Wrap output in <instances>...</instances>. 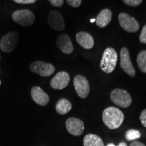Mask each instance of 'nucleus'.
Here are the masks:
<instances>
[{
    "label": "nucleus",
    "mask_w": 146,
    "mask_h": 146,
    "mask_svg": "<svg viewBox=\"0 0 146 146\" xmlns=\"http://www.w3.org/2000/svg\"><path fill=\"white\" fill-rule=\"evenodd\" d=\"M125 116L120 110L116 107H108L104 110L102 120L110 129H116L123 124Z\"/></svg>",
    "instance_id": "obj_1"
},
{
    "label": "nucleus",
    "mask_w": 146,
    "mask_h": 146,
    "mask_svg": "<svg viewBox=\"0 0 146 146\" xmlns=\"http://www.w3.org/2000/svg\"><path fill=\"white\" fill-rule=\"evenodd\" d=\"M118 60V54L116 51L112 47L106 49L102 55L100 66L101 70L107 74L112 73L116 68Z\"/></svg>",
    "instance_id": "obj_2"
},
{
    "label": "nucleus",
    "mask_w": 146,
    "mask_h": 146,
    "mask_svg": "<svg viewBox=\"0 0 146 146\" xmlns=\"http://www.w3.org/2000/svg\"><path fill=\"white\" fill-rule=\"evenodd\" d=\"M110 98L113 103L122 108H128L132 103L130 94L124 89H116L113 90L111 93Z\"/></svg>",
    "instance_id": "obj_3"
},
{
    "label": "nucleus",
    "mask_w": 146,
    "mask_h": 146,
    "mask_svg": "<svg viewBox=\"0 0 146 146\" xmlns=\"http://www.w3.org/2000/svg\"><path fill=\"white\" fill-rule=\"evenodd\" d=\"M19 41V36L15 31L5 34L0 40V48L3 52L10 53L14 50Z\"/></svg>",
    "instance_id": "obj_4"
},
{
    "label": "nucleus",
    "mask_w": 146,
    "mask_h": 146,
    "mask_svg": "<svg viewBox=\"0 0 146 146\" xmlns=\"http://www.w3.org/2000/svg\"><path fill=\"white\" fill-rule=\"evenodd\" d=\"M12 17L16 23L23 27L31 26L35 21L34 14L29 10H16L13 12Z\"/></svg>",
    "instance_id": "obj_5"
},
{
    "label": "nucleus",
    "mask_w": 146,
    "mask_h": 146,
    "mask_svg": "<svg viewBox=\"0 0 146 146\" xmlns=\"http://www.w3.org/2000/svg\"><path fill=\"white\" fill-rule=\"evenodd\" d=\"M30 70L42 76H49L55 72V67L50 63L36 61L31 64Z\"/></svg>",
    "instance_id": "obj_6"
},
{
    "label": "nucleus",
    "mask_w": 146,
    "mask_h": 146,
    "mask_svg": "<svg viewBox=\"0 0 146 146\" xmlns=\"http://www.w3.org/2000/svg\"><path fill=\"white\" fill-rule=\"evenodd\" d=\"M118 21L122 28L127 32L135 33L139 29V25L135 18L126 13H120L118 15Z\"/></svg>",
    "instance_id": "obj_7"
},
{
    "label": "nucleus",
    "mask_w": 146,
    "mask_h": 146,
    "mask_svg": "<svg viewBox=\"0 0 146 146\" xmlns=\"http://www.w3.org/2000/svg\"><path fill=\"white\" fill-rule=\"evenodd\" d=\"M74 86L78 96L81 98H86L89 94L90 87L89 81L85 76L78 74L74 78Z\"/></svg>",
    "instance_id": "obj_8"
},
{
    "label": "nucleus",
    "mask_w": 146,
    "mask_h": 146,
    "mask_svg": "<svg viewBox=\"0 0 146 146\" xmlns=\"http://www.w3.org/2000/svg\"><path fill=\"white\" fill-rule=\"evenodd\" d=\"M120 66L123 70L131 76H135V70L130 59L129 51L127 47L120 50Z\"/></svg>",
    "instance_id": "obj_9"
},
{
    "label": "nucleus",
    "mask_w": 146,
    "mask_h": 146,
    "mask_svg": "<svg viewBox=\"0 0 146 146\" xmlns=\"http://www.w3.org/2000/svg\"><path fill=\"white\" fill-rule=\"evenodd\" d=\"M47 22L51 28L58 31H63L65 28L64 20L62 14L58 11L54 10L50 12L47 17Z\"/></svg>",
    "instance_id": "obj_10"
},
{
    "label": "nucleus",
    "mask_w": 146,
    "mask_h": 146,
    "mask_svg": "<svg viewBox=\"0 0 146 146\" xmlns=\"http://www.w3.org/2000/svg\"><path fill=\"white\" fill-rule=\"evenodd\" d=\"M70 82L68 73L64 71L58 72L50 82V85L54 89H63L68 86Z\"/></svg>",
    "instance_id": "obj_11"
},
{
    "label": "nucleus",
    "mask_w": 146,
    "mask_h": 146,
    "mask_svg": "<svg viewBox=\"0 0 146 146\" xmlns=\"http://www.w3.org/2000/svg\"><path fill=\"white\" fill-rule=\"evenodd\" d=\"M66 127L69 133L74 136H79L85 129L83 122L76 118H70L66 122Z\"/></svg>",
    "instance_id": "obj_12"
},
{
    "label": "nucleus",
    "mask_w": 146,
    "mask_h": 146,
    "mask_svg": "<svg viewBox=\"0 0 146 146\" xmlns=\"http://www.w3.org/2000/svg\"><path fill=\"white\" fill-rule=\"evenodd\" d=\"M56 44L58 49L64 54H70L74 50L72 41L67 34L60 35L56 41Z\"/></svg>",
    "instance_id": "obj_13"
},
{
    "label": "nucleus",
    "mask_w": 146,
    "mask_h": 146,
    "mask_svg": "<svg viewBox=\"0 0 146 146\" xmlns=\"http://www.w3.org/2000/svg\"><path fill=\"white\" fill-rule=\"evenodd\" d=\"M31 96L34 102L40 106L47 105L50 102V97L39 87H33Z\"/></svg>",
    "instance_id": "obj_14"
},
{
    "label": "nucleus",
    "mask_w": 146,
    "mask_h": 146,
    "mask_svg": "<svg viewBox=\"0 0 146 146\" xmlns=\"http://www.w3.org/2000/svg\"><path fill=\"white\" fill-rule=\"evenodd\" d=\"M76 39L77 43L82 47L86 50H90L94 46V40L90 34L86 32H79L76 34Z\"/></svg>",
    "instance_id": "obj_15"
},
{
    "label": "nucleus",
    "mask_w": 146,
    "mask_h": 146,
    "mask_svg": "<svg viewBox=\"0 0 146 146\" xmlns=\"http://www.w3.org/2000/svg\"><path fill=\"white\" fill-rule=\"evenodd\" d=\"M112 17V11L109 9H104L100 12L96 19L97 26L100 28H104L108 25Z\"/></svg>",
    "instance_id": "obj_16"
},
{
    "label": "nucleus",
    "mask_w": 146,
    "mask_h": 146,
    "mask_svg": "<svg viewBox=\"0 0 146 146\" xmlns=\"http://www.w3.org/2000/svg\"><path fill=\"white\" fill-rule=\"evenodd\" d=\"M72 109V104L68 100L62 98L57 102L56 105V110L58 114L64 115L68 113Z\"/></svg>",
    "instance_id": "obj_17"
},
{
    "label": "nucleus",
    "mask_w": 146,
    "mask_h": 146,
    "mask_svg": "<svg viewBox=\"0 0 146 146\" xmlns=\"http://www.w3.org/2000/svg\"><path fill=\"white\" fill-rule=\"evenodd\" d=\"M84 146H104V142L99 136L94 134H88L83 139Z\"/></svg>",
    "instance_id": "obj_18"
},
{
    "label": "nucleus",
    "mask_w": 146,
    "mask_h": 146,
    "mask_svg": "<svg viewBox=\"0 0 146 146\" xmlns=\"http://www.w3.org/2000/svg\"><path fill=\"white\" fill-rule=\"evenodd\" d=\"M137 61L141 72L146 73V50H143L139 53Z\"/></svg>",
    "instance_id": "obj_19"
},
{
    "label": "nucleus",
    "mask_w": 146,
    "mask_h": 146,
    "mask_svg": "<svg viewBox=\"0 0 146 146\" xmlns=\"http://www.w3.org/2000/svg\"><path fill=\"white\" fill-rule=\"evenodd\" d=\"M125 137L128 141H133L141 137V133L135 129H130L126 132Z\"/></svg>",
    "instance_id": "obj_20"
},
{
    "label": "nucleus",
    "mask_w": 146,
    "mask_h": 146,
    "mask_svg": "<svg viewBox=\"0 0 146 146\" xmlns=\"http://www.w3.org/2000/svg\"><path fill=\"white\" fill-rule=\"evenodd\" d=\"M124 3L130 6H137L140 5L143 0H123Z\"/></svg>",
    "instance_id": "obj_21"
},
{
    "label": "nucleus",
    "mask_w": 146,
    "mask_h": 146,
    "mask_svg": "<svg viewBox=\"0 0 146 146\" xmlns=\"http://www.w3.org/2000/svg\"><path fill=\"white\" fill-rule=\"evenodd\" d=\"M139 40L141 43L146 44V25H144L143 29H142L141 35L139 36Z\"/></svg>",
    "instance_id": "obj_22"
},
{
    "label": "nucleus",
    "mask_w": 146,
    "mask_h": 146,
    "mask_svg": "<svg viewBox=\"0 0 146 146\" xmlns=\"http://www.w3.org/2000/svg\"><path fill=\"white\" fill-rule=\"evenodd\" d=\"M66 1L70 6L74 7V8H77L81 4L82 0H66Z\"/></svg>",
    "instance_id": "obj_23"
},
{
    "label": "nucleus",
    "mask_w": 146,
    "mask_h": 146,
    "mask_svg": "<svg viewBox=\"0 0 146 146\" xmlns=\"http://www.w3.org/2000/svg\"><path fill=\"white\" fill-rule=\"evenodd\" d=\"M139 118L142 125H143V127H145L146 128V109L144 110L143 112H141Z\"/></svg>",
    "instance_id": "obj_24"
},
{
    "label": "nucleus",
    "mask_w": 146,
    "mask_h": 146,
    "mask_svg": "<svg viewBox=\"0 0 146 146\" xmlns=\"http://www.w3.org/2000/svg\"><path fill=\"white\" fill-rule=\"evenodd\" d=\"M52 5L56 7H60L63 5L64 0H49Z\"/></svg>",
    "instance_id": "obj_25"
},
{
    "label": "nucleus",
    "mask_w": 146,
    "mask_h": 146,
    "mask_svg": "<svg viewBox=\"0 0 146 146\" xmlns=\"http://www.w3.org/2000/svg\"><path fill=\"white\" fill-rule=\"evenodd\" d=\"M16 3H22V4H29V3H33L36 0H14Z\"/></svg>",
    "instance_id": "obj_26"
},
{
    "label": "nucleus",
    "mask_w": 146,
    "mask_h": 146,
    "mask_svg": "<svg viewBox=\"0 0 146 146\" xmlns=\"http://www.w3.org/2000/svg\"><path fill=\"white\" fill-rule=\"evenodd\" d=\"M130 146H145V145H144L143 143H141V142L135 141H133V142H132V143H131Z\"/></svg>",
    "instance_id": "obj_27"
},
{
    "label": "nucleus",
    "mask_w": 146,
    "mask_h": 146,
    "mask_svg": "<svg viewBox=\"0 0 146 146\" xmlns=\"http://www.w3.org/2000/svg\"><path fill=\"white\" fill-rule=\"evenodd\" d=\"M118 146H127V143H124V142H121V143H119V145H118Z\"/></svg>",
    "instance_id": "obj_28"
},
{
    "label": "nucleus",
    "mask_w": 146,
    "mask_h": 146,
    "mask_svg": "<svg viewBox=\"0 0 146 146\" xmlns=\"http://www.w3.org/2000/svg\"><path fill=\"white\" fill-rule=\"evenodd\" d=\"M106 146H115V145L114 143H109V144H108Z\"/></svg>",
    "instance_id": "obj_29"
},
{
    "label": "nucleus",
    "mask_w": 146,
    "mask_h": 146,
    "mask_svg": "<svg viewBox=\"0 0 146 146\" xmlns=\"http://www.w3.org/2000/svg\"><path fill=\"white\" fill-rule=\"evenodd\" d=\"M91 23H94V22H96V19H91Z\"/></svg>",
    "instance_id": "obj_30"
},
{
    "label": "nucleus",
    "mask_w": 146,
    "mask_h": 146,
    "mask_svg": "<svg viewBox=\"0 0 146 146\" xmlns=\"http://www.w3.org/2000/svg\"><path fill=\"white\" fill-rule=\"evenodd\" d=\"M0 85H1V81H0Z\"/></svg>",
    "instance_id": "obj_31"
}]
</instances>
